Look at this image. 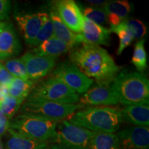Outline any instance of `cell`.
<instances>
[{
	"instance_id": "6da1fadb",
	"label": "cell",
	"mask_w": 149,
	"mask_h": 149,
	"mask_svg": "<svg viewBox=\"0 0 149 149\" xmlns=\"http://www.w3.org/2000/svg\"><path fill=\"white\" fill-rule=\"evenodd\" d=\"M70 61L97 83H111L121 70L107 50L93 44H82L72 49Z\"/></svg>"
},
{
	"instance_id": "7a4b0ae2",
	"label": "cell",
	"mask_w": 149,
	"mask_h": 149,
	"mask_svg": "<svg viewBox=\"0 0 149 149\" xmlns=\"http://www.w3.org/2000/svg\"><path fill=\"white\" fill-rule=\"evenodd\" d=\"M74 125L93 133H115L123 122L120 111L109 107H90L79 109L68 117Z\"/></svg>"
},
{
	"instance_id": "3957f363",
	"label": "cell",
	"mask_w": 149,
	"mask_h": 149,
	"mask_svg": "<svg viewBox=\"0 0 149 149\" xmlns=\"http://www.w3.org/2000/svg\"><path fill=\"white\" fill-rule=\"evenodd\" d=\"M111 86L123 105L149 104V81L142 72L124 69L114 78Z\"/></svg>"
},
{
	"instance_id": "277c9868",
	"label": "cell",
	"mask_w": 149,
	"mask_h": 149,
	"mask_svg": "<svg viewBox=\"0 0 149 149\" xmlns=\"http://www.w3.org/2000/svg\"><path fill=\"white\" fill-rule=\"evenodd\" d=\"M57 123L37 115L22 113L9 122L8 129L26 138L50 144L55 136Z\"/></svg>"
},
{
	"instance_id": "5b68a950",
	"label": "cell",
	"mask_w": 149,
	"mask_h": 149,
	"mask_svg": "<svg viewBox=\"0 0 149 149\" xmlns=\"http://www.w3.org/2000/svg\"><path fill=\"white\" fill-rule=\"evenodd\" d=\"M79 96L58 78L52 77L40 81L28 97V100H41L65 104H76Z\"/></svg>"
},
{
	"instance_id": "8992f818",
	"label": "cell",
	"mask_w": 149,
	"mask_h": 149,
	"mask_svg": "<svg viewBox=\"0 0 149 149\" xmlns=\"http://www.w3.org/2000/svg\"><path fill=\"white\" fill-rule=\"evenodd\" d=\"M93 132L74 125L64 120L57 123L51 149H86Z\"/></svg>"
},
{
	"instance_id": "52a82bcc",
	"label": "cell",
	"mask_w": 149,
	"mask_h": 149,
	"mask_svg": "<svg viewBox=\"0 0 149 149\" xmlns=\"http://www.w3.org/2000/svg\"><path fill=\"white\" fill-rule=\"evenodd\" d=\"M84 106L65 104L41 100H28L22 107V113L44 117L55 122H60L70 117Z\"/></svg>"
},
{
	"instance_id": "ba28073f",
	"label": "cell",
	"mask_w": 149,
	"mask_h": 149,
	"mask_svg": "<svg viewBox=\"0 0 149 149\" xmlns=\"http://www.w3.org/2000/svg\"><path fill=\"white\" fill-rule=\"evenodd\" d=\"M53 76L60 79L78 95L88 91L93 83V79L86 76L70 61L60 63L53 71Z\"/></svg>"
},
{
	"instance_id": "9c48e42d",
	"label": "cell",
	"mask_w": 149,
	"mask_h": 149,
	"mask_svg": "<svg viewBox=\"0 0 149 149\" xmlns=\"http://www.w3.org/2000/svg\"><path fill=\"white\" fill-rule=\"evenodd\" d=\"M53 7L61 21L72 32L75 34L81 33L84 24V15L75 1L59 0L54 1Z\"/></svg>"
},
{
	"instance_id": "30bf717a",
	"label": "cell",
	"mask_w": 149,
	"mask_h": 149,
	"mask_svg": "<svg viewBox=\"0 0 149 149\" xmlns=\"http://www.w3.org/2000/svg\"><path fill=\"white\" fill-rule=\"evenodd\" d=\"M25 64L28 77L34 81L45 77L51 72L56 65V57L40 55L28 52L21 57Z\"/></svg>"
},
{
	"instance_id": "8fae6325",
	"label": "cell",
	"mask_w": 149,
	"mask_h": 149,
	"mask_svg": "<svg viewBox=\"0 0 149 149\" xmlns=\"http://www.w3.org/2000/svg\"><path fill=\"white\" fill-rule=\"evenodd\" d=\"M81 105L84 106H112L119 103L111 83H97L79 98Z\"/></svg>"
},
{
	"instance_id": "7c38bea8",
	"label": "cell",
	"mask_w": 149,
	"mask_h": 149,
	"mask_svg": "<svg viewBox=\"0 0 149 149\" xmlns=\"http://www.w3.org/2000/svg\"><path fill=\"white\" fill-rule=\"evenodd\" d=\"M121 149H148L149 128L131 126L116 132Z\"/></svg>"
},
{
	"instance_id": "4fadbf2b",
	"label": "cell",
	"mask_w": 149,
	"mask_h": 149,
	"mask_svg": "<svg viewBox=\"0 0 149 149\" xmlns=\"http://www.w3.org/2000/svg\"><path fill=\"white\" fill-rule=\"evenodd\" d=\"M111 33L109 29L84 17L82 31L77 35L80 44L108 46L111 45Z\"/></svg>"
},
{
	"instance_id": "5bb4252c",
	"label": "cell",
	"mask_w": 149,
	"mask_h": 149,
	"mask_svg": "<svg viewBox=\"0 0 149 149\" xmlns=\"http://www.w3.org/2000/svg\"><path fill=\"white\" fill-rule=\"evenodd\" d=\"M48 17V15L46 13L19 14L15 16L17 23L28 45L32 46L37 33Z\"/></svg>"
},
{
	"instance_id": "9a60e30c",
	"label": "cell",
	"mask_w": 149,
	"mask_h": 149,
	"mask_svg": "<svg viewBox=\"0 0 149 149\" xmlns=\"http://www.w3.org/2000/svg\"><path fill=\"white\" fill-rule=\"evenodd\" d=\"M21 45L13 26L8 24L0 34V58L6 59L18 55Z\"/></svg>"
},
{
	"instance_id": "2e32d148",
	"label": "cell",
	"mask_w": 149,
	"mask_h": 149,
	"mask_svg": "<svg viewBox=\"0 0 149 149\" xmlns=\"http://www.w3.org/2000/svg\"><path fill=\"white\" fill-rule=\"evenodd\" d=\"M49 17L53 29V37L67 44L70 49H73L80 44L78 35L72 32L59 18L58 14L52 6Z\"/></svg>"
},
{
	"instance_id": "e0dca14e",
	"label": "cell",
	"mask_w": 149,
	"mask_h": 149,
	"mask_svg": "<svg viewBox=\"0 0 149 149\" xmlns=\"http://www.w3.org/2000/svg\"><path fill=\"white\" fill-rule=\"evenodd\" d=\"M107 15V22L111 27H115L127 19L131 11V5L126 0L109 1L103 7Z\"/></svg>"
},
{
	"instance_id": "ac0fdd59",
	"label": "cell",
	"mask_w": 149,
	"mask_h": 149,
	"mask_svg": "<svg viewBox=\"0 0 149 149\" xmlns=\"http://www.w3.org/2000/svg\"><path fill=\"white\" fill-rule=\"evenodd\" d=\"M120 111L123 122L135 126H149L148 105L126 106Z\"/></svg>"
},
{
	"instance_id": "d6986e66",
	"label": "cell",
	"mask_w": 149,
	"mask_h": 149,
	"mask_svg": "<svg viewBox=\"0 0 149 149\" xmlns=\"http://www.w3.org/2000/svg\"><path fill=\"white\" fill-rule=\"evenodd\" d=\"M8 131L9 137L6 141V149H51L48 142L26 138L10 129Z\"/></svg>"
},
{
	"instance_id": "ffe728a7",
	"label": "cell",
	"mask_w": 149,
	"mask_h": 149,
	"mask_svg": "<svg viewBox=\"0 0 149 149\" xmlns=\"http://www.w3.org/2000/svg\"><path fill=\"white\" fill-rule=\"evenodd\" d=\"M70 51L71 49L67 44L53 37L35 47L32 52L37 55L50 56L57 58L59 56Z\"/></svg>"
},
{
	"instance_id": "44dd1931",
	"label": "cell",
	"mask_w": 149,
	"mask_h": 149,
	"mask_svg": "<svg viewBox=\"0 0 149 149\" xmlns=\"http://www.w3.org/2000/svg\"><path fill=\"white\" fill-rule=\"evenodd\" d=\"M86 149H121V145L116 133H93Z\"/></svg>"
},
{
	"instance_id": "7402d4cb",
	"label": "cell",
	"mask_w": 149,
	"mask_h": 149,
	"mask_svg": "<svg viewBox=\"0 0 149 149\" xmlns=\"http://www.w3.org/2000/svg\"><path fill=\"white\" fill-rule=\"evenodd\" d=\"M34 86V81L29 79L14 77L12 83L8 86V95L24 102L29 97Z\"/></svg>"
},
{
	"instance_id": "603a6c76",
	"label": "cell",
	"mask_w": 149,
	"mask_h": 149,
	"mask_svg": "<svg viewBox=\"0 0 149 149\" xmlns=\"http://www.w3.org/2000/svg\"><path fill=\"white\" fill-rule=\"evenodd\" d=\"M145 39L139 40L135 44L131 63L137 68V72H142L147 68V53L144 47Z\"/></svg>"
},
{
	"instance_id": "cb8c5ba5",
	"label": "cell",
	"mask_w": 149,
	"mask_h": 149,
	"mask_svg": "<svg viewBox=\"0 0 149 149\" xmlns=\"http://www.w3.org/2000/svg\"><path fill=\"white\" fill-rule=\"evenodd\" d=\"M109 30L111 33H115L119 37L120 45L117 50V55H120L133 42L134 40L133 35L122 23L120 24L117 26L111 27Z\"/></svg>"
},
{
	"instance_id": "d4e9b609",
	"label": "cell",
	"mask_w": 149,
	"mask_h": 149,
	"mask_svg": "<svg viewBox=\"0 0 149 149\" xmlns=\"http://www.w3.org/2000/svg\"><path fill=\"white\" fill-rule=\"evenodd\" d=\"M3 66L14 77L29 79L25 64L21 58L9 59Z\"/></svg>"
},
{
	"instance_id": "484cf974",
	"label": "cell",
	"mask_w": 149,
	"mask_h": 149,
	"mask_svg": "<svg viewBox=\"0 0 149 149\" xmlns=\"http://www.w3.org/2000/svg\"><path fill=\"white\" fill-rule=\"evenodd\" d=\"M22 102L23 101L22 100L8 95L0 104V111L2 112L8 120H11L19 109Z\"/></svg>"
},
{
	"instance_id": "4316f807",
	"label": "cell",
	"mask_w": 149,
	"mask_h": 149,
	"mask_svg": "<svg viewBox=\"0 0 149 149\" xmlns=\"http://www.w3.org/2000/svg\"><path fill=\"white\" fill-rule=\"evenodd\" d=\"M81 13L84 17L99 25L102 26L103 24L108 23L107 14L102 8L93 6L84 7Z\"/></svg>"
},
{
	"instance_id": "83f0119b",
	"label": "cell",
	"mask_w": 149,
	"mask_h": 149,
	"mask_svg": "<svg viewBox=\"0 0 149 149\" xmlns=\"http://www.w3.org/2000/svg\"><path fill=\"white\" fill-rule=\"evenodd\" d=\"M122 23L133 35L134 40H141L146 34L147 29L145 24L137 19H126Z\"/></svg>"
},
{
	"instance_id": "f1b7e54d",
	"label": "cell",
	"mask_w": 149,
	"mask_h": 149,
	"mask_svg": "<svg viewBox=\"0 0 149 149\" xmlns=\"http://www.w3.org/2000/svg\"><path fill=\"white\" fill-rule=\"evenodd\" d=\"M53 37V24H52L51 20L50 17L48 15L47 18L46 19L43 24L42 28H41L40 31L37 33L36 37H35L34 42L31 46L36 47L40 44L41 43L44 42V41L48 40Z\"/></svg>"
},
{
	"instance_id": "f546056e",
	"label": "cell",
	"mask_w": 149,
	"mask_h": 149,
	"mask_svg": "<svg viewBox=\"0 0 149 149\" xmlns=\"http://www.w3.org/2000/svg\"><path fill=\"white\" fill-rule=\"evenodd\" d=\"M14 79L13 76L7 70L2 64H0V84L8 87Z\"/></svg>"
},
{
	"instance_id": "4dcf8cb0",
	"label": "cell",
	"mask_w": 149,
	"mask_h": 149,
	"mask_svg": "<svg viewBox=\"0 0 149 149\" xmlns=\"http://www.w3.org/2000/svg\"><path fill=\"white\" fill-rule=\"evenodd\" d=\"M10 10V1L8 0H0V22L8 18Z\"/></svg>"
},
{
	"instance_id": "1f68e13d",
	"label": "cell",
	"mask_w": 149,
	"mask_h": 149,
	"mask_svg": "<svg viewBox=\"0 0 149 149\" xmlns=\"http://www.w3.org/2000/svg\"><path fill=\"white\" fill-rule=\"evenodd\" d=\"M9 122L10 121L5 115L0 111V137L4 135L6 132L8 131L9 128Z\"/></svg>"
},
{
	"instance_id": "d6a6232c",
	"label": "cell",
	"mask_w": 149,
	"mask_h": 149,
	"mask_svg": "<svg viewBox=\"0 0 149 149\" xmlns=\"http://www.w3.org/2000/svg\"><path fill=\"white\" fill-rule=\"evenodd\" d=\"M86 1L93 6V7L102 8H103V7L108 2V1H102V0H86Z\"/></svg>"
},
{
	"instance_id": "836d02e7",
	"label": "cell",
	"mask_w": 149,
	"mask_h": 149,
	"mask_svg": "<svg viewBox=\"0 0 149 149\" xmlns=\"http://www.w3.org/2000/svg\"><path fill=\"white\" fill-rule=\"evenodd\" d=\"M8 95V87L0 84V104Z\"/></svg>"
},
{
	"instance_id": "e575fe53",
	"label": "cell",
	"mask_w": 149,
	"mask_h": 149,
	"mask_svg": "<svg viewBox=\"0 0 149 149\" xmlns=\"http://www.w3.org/2000/svg\"><path fill=\"white\" fill-rule=\"evenodd\" d=\"M8 24L7 22H0V34H1V32L3 31V29H5V27L6 26V25Z\"/></svg>"
},
{
	"instance_id": "d590c367",
	"label": "cell",
	"mask_w": 149,
	"mask_h": 149,
	"mask_svg": "<svg viewBox=\"0 0 149 149\" xmlns=\"http://www.w3.org/2000/svg\"><path fill=\"white\" fill-rule=\"evenodd\" d=\"M0 149H3L2 143H1V139H0Z\"/></svg>"
},
{
	"instance_id": "8d00e7d4",
	"label": "cell",
	"mask_w": 149,
	"mask_h": 149,
	"mask_svg": "<svg viewBox=\"0 0 149 149\" xmlns=\"http://www.w3.org/2000/svg\"><path fill=\"white\" fill-rule=\"evenodd\" d=\"M1 64V59L0 58V64Z\"/></svg>"
}]
</instances>
